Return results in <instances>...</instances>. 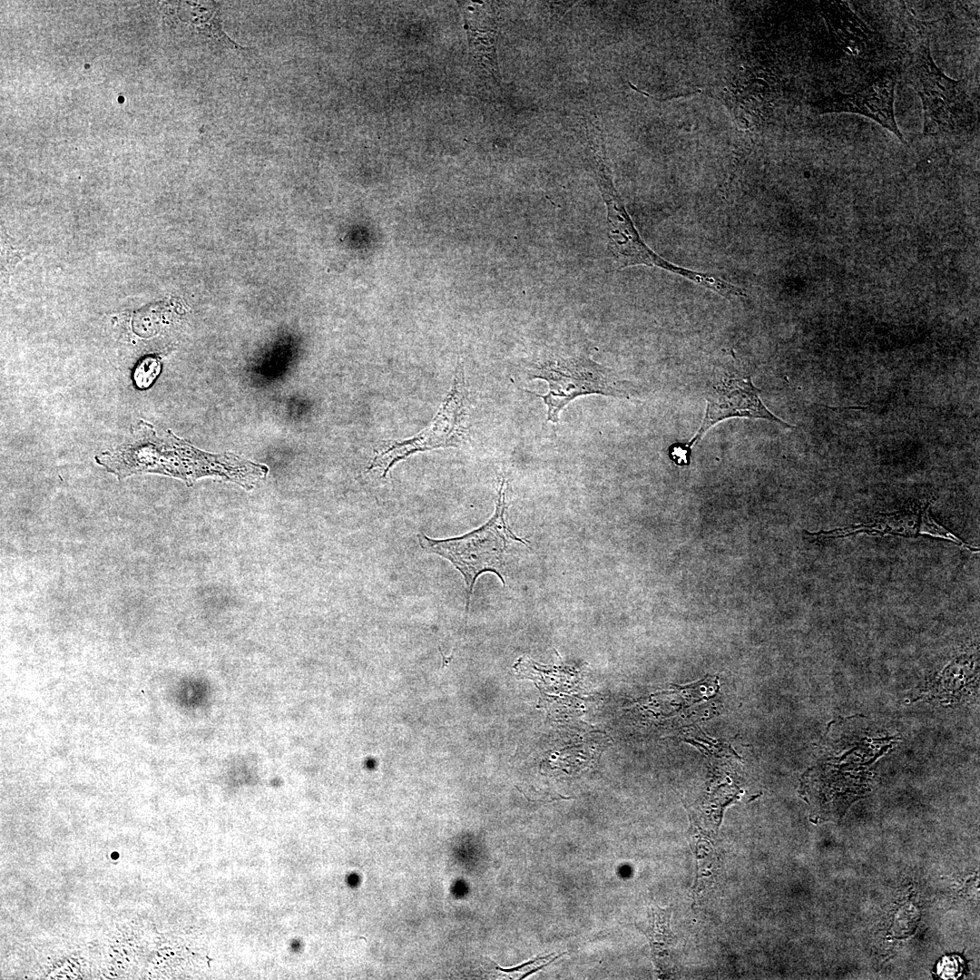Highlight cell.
Listing matches in <instances>:
<instances>
[{"mask_svg": "<svg viewBox=\"0 0 980 980\" xmlns=\"http://www.w3.org/2000/svg\"><path fill=\"white\" fill-rule=\"evenodd\" d=\"M670 458L679 466H689L691 463V447L687 443H674L669 447Z\"/></svg>", "mask_w": 980, "mask_h": 980, "instance_id": "14", "label": "cell"}, {"mask_svg": "<svg viewBox=\"0 0 980 980\" xmlns=\"http://www.w3.org/2000/svg\"><path fill=\"white\" fill-rule=\"evenodd\" d=\"M759 388L750 377L725 378L707 395L705 416L695 436L687 443L691 447L715 424L730 417L762 418L792 427L773 415L763 404Z\"/></svg>", "mask_w": 980, "mask_h": 980, "instance_id": "8", "label": "cell"}, {"mask_svg": "<svg viewBox=\"0 0 980 980\" xmlns=\"http://www.w3.org/2000/svg\"><path fill=\"white\" fill-rule=\"evenodd\" d=\"M466 391L465 375L457 371L450 391L431 425L411 438L381 446L372 458L368 470H376L385 477L394 465L413 454L456 446L466 430Z\"/></svg>", "mask_w": 980, "mask_h": 980, "instance_id": "5", "label": "cell"}, {"mask_svg": "<svg viewBox=\"0 0 980 980\" xmlns=\"http://www.w3.org/2000/svg\"><path fill=\"white\" fill-rule=\"evenodd\" d=\"M964 970V962L957 956H945L937 965V975L943 979H956Z\"/></svg>", "mask_w": 980, "mask_h": 980, "instance_id": "12", "label": "cell"}, {"mask_svg": "<svg viewBox=\"0 0 980 980\" xmlns=\"http://www.w3.org/2000/svg\"><path fill=\"white\" fill-rule=\"evenodd\" d=\"M439 652H440V654H441V657H442V660H443V662H442V667H444V666H445V665H446V664H449V662H450L451 659L453 658V656L451 655L450 657H449V656H448V657H446V656H445V655L443 654V652H441V650H440V649H439Z\"/></svg>", "mask_w": 980, "mask_h": 980, "instance_id": "15", "label": "cell"}, {"mask_svg": "<svg viewBox=\"0 0 980 980\" xmlns=\"http://www.w3.org/2000/svg\"><path fill=\"white\" fill-rule=\"evenodd\" d=\"M896 83V74L885 72L851 93H838L832 98L825 99L819 106L824 113H851L867 116L893 132L903 143H906L895 118Z\"/></svg>", "mask_w": 980, "mask_h": 980, "instance_id": "9", "label": "cell"}, {"mask_svg": "<svg viewBox=\"0 0 980 980\" xmlns=\"http://www.w3.org/2000/svg\"><path fill=\"white\" fill-rule=\"evenodd\" d=\"M526 368L529 380L543 379L548 384L544 395L525 391L543 398L547 407V420L554 424L559 423L561 411L578 397H629L625 381L585 355L544 354L529 359Z\"/></svg>", "mask_w": 980, "mask_h": 980, "instance_id": "3", "label": "cell"}, {"mask_svg": "<svg viewBox=\"0 0 980 980\" xmlns=\"http://www.w3.org/2000/svg\"><path fill=\"white\" fill-rule=\"evenodd\" d=\"M552 956H553V954L547 955L545 956H538V957H536L535 959H534L532 961H528L527 963L522 964V965H520L518 966L512 967V968H503V967H500L498 965H496L495 968L500 970L501 972H504V973H506V974L507 973L520 972V971L524 970V977H525L528 975L539 970L543 966L547 965L548 964H550L551 962H553L554 959H556L558 957L556 956L554 958H552Z\"/></svg>", "mask_w": 980, "mask_h": 980, "instance_id": "13", "label": "cell"}, {"mask_svg": "<svg viewBox=\"0 0 980 980\" xmlns=\"http://www.w3.org/2000/svg\"><path fill=\"white\" fill-rule=\"evenodd\" d=\"M463 14L473 66L483 75L497 78L494 10L488 4L471 2L463 5Z\"/></svg>", "mask_w": 980, "mask_h": 980, "instance_id": "10", "label": "cell"}, {"mask_svg": "<svg viewBox=\"0 0 980 980\" xmlns=\"http://www.w3.org/2000/svg\"><path fill=\"white\" fill-rule=\"evenodd\" d=\"M598 133L589 135L598 188L606 206L608 250L619 269L635 265L658 267L709 288L725 297H743V291L718 278L676 266L652 250L642 240L614 188Z\"/></svg>", "mask_w": 980, "mask_h": 980, "instance_id": "2", "label": "cell"}, {"mask_svg": "<svg viewBox=\"0 0 980 980\" xmlns=\"http://www.w3.org/2000/svg\"><path fill=\"white\" fill-rule=\"evenodd\" d=\"M159 372V361L152 357L144 358L138 363L132 373V380L135 387L139 389L149 387L157 377Z\"/></svg>", "mask_w": 980, "mask_h": 980, "instance_id": "11", "label": "cell"}, {"mask_svg": "<svg viewBox=\"0 0 980 980\" xmlns=\"http://www.w3.org/2000/svg\"><path fill=\"white\" fill-rule=\"evenodd\" d=\"M804 534L805 537L811 541H824L857 534L902 537L928 535L934 538L948 540L964 549L972 552L978 551V547L970 546L958 536L939 524L931 516L929 505H924L916 510H904L891 514H881L871 521L859 524L847 525L829 531H820L817 533L805 531Z\"/></svg>", "mask_w": 980, "mask_h": 980, "instance_id": "7", "label": "cell"}, {"mask_svg": "<svg viewBox=\"0 0 980 980\" xmlns=\"http://www.w3.org/2000/svg\"><path fill=\"white\" fill-rule=\"evenodd\" d=\"M505 480L501 482L493 516L482 526L464 535L447 539H433L424 533L417 534L423 550L448 560L463 575L467 587L469 611L474 585L485 572L495 573L505 585L509 565L517 543L525 544L516 536L505 521Z\"/></svg>", "mask_w": 980, "mask_h": 980, "instance_id": "1", "label": "cell"}, {"mask_svg": "<svg viewBox=\"0 0 980 980\" xmlns=\"http://www.w3.org/2000/svg\"><path fill=\"white\" fill-rule=\"evenodd\" d=\"M99 465L122 479L134 474L159 473L183 479L191 485L195 479L210 475L230 477L229 472L191 453L178 455L159 450L151 436H140L115 450L96 456Z\"/></svg>", "mask_w": 980, "mask_h": 980, "instance_id": "6", "label": "cell"}, {"mask_svg": "<svg viewBox=\"0 0 980 980\" xmlns=\"http://www.w3.org/2000/svg\"><path fill=\"white\" fill-rule=\"evenodd\" d=\"M910 75L922 101L924 136L960 134L974 129L976 109L964 81L947 77L935 64L928 45L915 54Z\"/></svg>", "mask_w": 980, "mask_h": 980, "instance_id": "4", "label": "cell"}]
</instances>
